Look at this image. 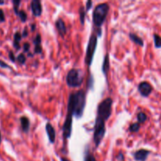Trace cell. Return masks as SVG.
Wrapping results in <instances>:
<instances>
[{"label": "cell", "instance_id": "6da1fadb", "mask_svg": "<svg viewBox=\"0 0 161 161\" xmlns=\"http://www.w3.org/2000/svg\"><path fill=\"white\" fill-rule=\"evenodd\" d=\"M86 106V92L84 90H79L72 93L68 101V112L72 116L80 118L83 114Z\"/></svg>", "mask_w": 161, "mask_h": 161}, {"label": "cell", "instance_id": "7a4b0ae2", "mask_svg": "<svg viewBox=\"0 0 161 161\" xmlns=\"http://www.w3.org/2000/svg\"><path fill=\"white\" fill-rule=\"evenodd\" d=\"M109 11V6L106 2L98 4L94 8V13H93V22L96 27L101 29V27L106 21Z\"/></svg>", "mask_w": 161, "mask_h": 161}, {"label": "cell", "instance_id": "3957f363", "mask_svg": "<svg viewBox=\"0 0 161 161\" xmlns=\"http://www.w3.org/2000/svg\"><path fill=\"white\" fill-rule=\"evenodd\" d=\"M113 101L111 98H107L104 99L101 103L98 105V110H97V117L98 119H103L106 122L108 119L112 115V106Z\"/></svg>", "mask_w": 161, "mask_h": 161}, {"label": "cell", "instance_id": "277c9868", "mask_svg": "<svg viewBox=\"0 0 161 161\" xmlns=\"http://www.w3.org/2000/svg\"><path fill=\"white\" fill-rule=\"evenodd\" d=\"M83 81V76L79 69H72L66 75V83L69 87H79Z\"/></svg>", "mask_w": 161, "mask_h": 161}, {"label": "cell", "instance_id": "5b68a950", "mask_svg": "<svg viewBox=\"0 0 161 161\" xmlns=\"http://www.w3.org/2000/svg\"><path fill=\"white\" fill-rule=\"evenodd\" d=\"M98 45V35L95 33H93L90 37L87 47H86V57H85V63L86 65L90 67L92 65L93 59H94V55L95 53V50Z\"/></svg>", "mask_w": 161, "mask_h": 161}, {"label": "cell", "instance_id": "8992f818", "mask_svg": "<svg viewBox=\"0 0 161 161\" xmlns=\"http://www.w3.org/2000/svg\"><path fill=\"white\" fill-rule=\"evenodd\" d=\"M106 121L96 118L94 129V142L95 146L98 147L106 134Z\"/></svg>", "mask_w": 161, "mask_h": 161}, {"label": "cell", "instance_id": "52a82bcc", "mask_svg": "<svg viewBox=\"0 0 161 161\" xmlns=\"http://www.w3.org/2000/svg\"><path fill=\"white\" fill-rule=\"evenodd\" d=\"M72 117L71 114L67 113L65 123L62 127L63 137L65 139H69L71 137L72 131Z\"/></svg>", "mask_w": 161, "mask_h": 161}, {"label": "cell", "instance_id": "ba28073f", "mask_svg": "<svg viewBox=\"0 0 161 161\" xmlns=\"http://www.w3.org/2000/svg\"><path fill=\"white\" fill-rule=\"evenodd\" d=\"M153 87L148 82H142L138 85V91L143 97H148L151 94Z\"/></svg>", "mask_w": 161, "mask_h": 161}, {"label": "cell", "instance_id": "9c48e42d", "mask_svg": "<svg viewBox=\"0 0 161 161\" xmlns=\"http://www.w3.org/2000/svg\"><path fill=\"white\" fill-rule=\"evenodd\" d=\"M31 9L33 15L35 17H39L42 14V4L39 0H32L31 2Z\"/></svg>", "mask_w": 161, "mask_h": 161}, {"label": "cell", "instance_id": "30bf717a", "mask_svg": "<svg viewBox=\"0 0 161 161\" xmlns=\"http://www.w3.org/2000/svg\"><path fill=\"white\" fill-rule=\"evenodd\" d=\"M150 151L147 149H139L138 151H136L134 153V159L137 161H146V159H147V156L149 155Z\"/></svg>", "mask_w": 161, "mask_h": 161}, {"label": "cell", "instance_id": "8fae6325", "mask_svg": "<svg viewBox=\"0 0 161 161\" xmlns=\"http://www.w3.org/2000/svg\"><path fill=\"white\" fill-rule=\"evenodd\" d=\"M46 131L50 143H54L56 139V131L50 123H47L46 124Z\"/></svg>", "mask_w": 161, "mask_h": 161}, {"label": "cell", "instance_id": "7c38bea8", "mask_svg": "<svg viewBox=\"0 0 161 161\" xmlns=\"http://www.w3.org/2000/svg\"><path fill=\"white\" fill-rule=\"evenodd\" d=\"M55 25L59 34L63 37L67 32V29H66V26H65V24L62 18L57 20V21L55 22Z\"/></svg>", "mask_w": 161, "mask_h": 161}, {"label": "cell", "instance_id": "4fadbf2b", "mask_svg": "<svg viewBox=\"0 0 161 161\" xmlns=\"http://www.w3.org/2000/svg\"><path fill=\"white\" fill-rule=\"evenodd\" d=\"M21 124L22 130L25 133H28L30 130V121L27 116H21Z\"/></svg>", "mask_w": 161, "mask_h": 161}, {"label": "cell", "instance_id": "5bb4252c", "mask_svg": "<svg viewBox=\"0 0 161 161\" xmlns=\"http://www.w3.org/2000/svg\"><path fill=\"white\" fill-rule=\"evenodd\" d=\"M109 70V54H107L105 56L103 65H102V72L106 77H107Z\"/></svg>", "mask_w": 161, "mask_h": 161}, {"label": "cell", "instance_id": "9a60e30c", "mask_svg": "<svg viewBox=\"0 0 161 161\" xmlns=\"http://www.w3.org/2000/svg\"><path fill=\"white\" fill-rule=\"evenodd\" d=\"M129 37H130V39H131L134 43H136V44L139 45V46H144V41L142 40V39L138 36V35H137L136 34H134V33H130V34H129Z\"/></svg>", "mask_w": 161, "mask_h": 161}, {"label": "cell", "instance_id": "2e32d148", "mask_svg": "<svg viewBox=\"0 0 161 161\" xmlns=\"http://www.w3.org/2000/svg\"><path fill=\"white\" fill-rule=\"evenodd\" d=\"M21 39H22V36H21V33L19 32H15L14 36V46L17 50L20 49V41L21 40Z\"/></svg>", "mask_w": 161, "mask_h": 161}, {"label": "cell", "instance_id": "e0dca14e", "mask_svg": "<svg viewBox=\"0 0 161 161\" xmlns=\"http://www.w3.org/2000/svg\"><path fill=\"white\" fill-rule=\"evenodd\" d=\"M79 20H80V22L82 25H84L85 22V17H86V10H85V8L82 6H81L79 7Z\"/></svg>", "mask_w": 161, "mask_h": 161}, {"label": "cell", "instance_id": "ac0fdd59", "mask_svg": "<svg viewBox=\"0 0 161 161\" xmlns=\"http://www.w3.org/2000/svg\"><path fill=\"white\" fill-rule=\"evenodd\" d=\"M137 118H138V123H145L147 119V116H146V113L144 112H139L137 116Z\"/></svg>", "mask_w": 161, "mask_h": 161}, {"label": "cell", "instance_id": "d6986e66", "mask_svg": "<svg viewBox=\"0 0 161 161\" xmlns=\"http://www.w3.org/2000/svg\"><path fill=\"white\" fill-rule=\"evenodd\" d=\"M154 39V43H155V46L156 48H160L161 47V37L159 35L154 34L153 35Z\"/></svg>", "mask_w": 161, "mask_h": 161}, {"label": "cell", "instance_id": "ffe728a7", "mask_svg": "<svg viewBox=\"0 0 161 161\" xmlns=\"http://www.w3.org/2000/svg\"><path fill=\"white\" fill-rule=\"evenodd\" d=\"M139 129H140V124L138 123H134L130 125L129 130L131 132H138Z\"/></svg>", "mask_w": 161, "mask_h": 161}, {"label": "cell", "instance_id": "44dd1931", "mask_svg": "<svg viewBox=\"0 0 161 161\" xmlns=\"http://www.w3.org/2000/svg\"><path fill=\"white\" fill-rule=\"evenodd\" d=\"M18 16H19V17L21 18V22H25V21H27V14H26V12L25 11V10H20L19 13H18Z\"/></svg>", "mask_w": 161, "mask_h": 161}, {"label": "cell", "instance_id": "7402d4cb", "mask_svg": "<svg viewBox=\"0 0 161 161\" xmlns=\"http://www.w3.org/2000/svg\"><path fill=\"white\" fill-rule=\"evenodd\" d=\"M13 4H14V12H15V14L17 15H18V13H19V10H18V8H19L20 4H21V1H17V0H14L13 1Z\"/></svg>", "mask_w": 161, "mask_h": 161}, {"label": "cell", "instance_id": "603a6c76", "mask_svg": "<svg viewBox=\"0 0 161 161\" xmlns=\"http://www.w3.org/2000/svg\"><path fill=\"white\" fill-rule=\"evenodd\" d=\"M41 42H42V39H41L40 34H37L35 38L34 39L33 42H34L35 46H41Z\"/></svg>", "mask_w": 161, "mask_h": 161}, {"label": "cell", "instance_id": "cb8c5ba5", "mask_svg": "<svg viewBox=\"0 0 161 161\" xmlns=\"http://www.w3.org/2000/svg\"><path fill=\"white\" fill-rule=\"evenodd\" d=\"M84 161H97L95 157H94V154L90 153H87L85 156Z\"/></svg>", "mask_w": 161, "mask_h": 161}, {"label": "cell", "instance_id": "d4e9b609", "mask_svg": "<svg viewBox=\"0 0 161 161\" xmlns=\"http://www.w3.org/2000/svg\"><path fill=\"white\" fill-rule=\"evenodd\" d=\"M17 62H19L20 64H21V65H23V64L25 63V62H26V57H25V55L24 54H20L19 55L17 56Z\"/></svg>", "mask_w": 161, "mask_h": 161}, {"label": "cell", "instance_id": "484cf974", "mask_svg": "<svg viewBox=\"0 0 161 161\" xmlns=\"http://www.w3.org/2000/svg\"><path fill=\"white\" fill-rule=\"evenodd\" d=\"M42 51V48L41 46H35L34 52L35 54H41Z\"/></svg>", "mask_w": 161, "mask_h": 161}, {"label": "cell", "instance_id": "4316f807", "mask_svg": "<svg viewBox=\"0 0 161 161\" xmlns=\"http://www.w3.org/2000/svg\"><path fill=\"white\" fill-rule=\"evenodd\" d=\"M92 1H90V0H89V1H87L86 2V9H85V10H86V12L89 11V10H90V8L92 7Z\"/></svg>", "mask_w": 161, "mask_h": 161}, {"label": "cell", "instance_id": "83f0119b", "mask_svg": "<svg viewBox=\"0 0 161 161\" xmlns=\"http://www.w3.org/2000/svg\"><path fill=\"white\" fill-rule=\"evenodd\" d=\"M5 21V14L3 13V10L0 9V22H4Z\"/></svg>", "mask_w": 161, "mask_h": 161}, {"label": "cell", "instance_id": "f1b7e54d", "mask_svg": "<svg viewBox=\"0 0 161 161\" xmlns=\"http://www.w3.org/2000/svg\"><path fill=\"white\" fill-rule=\"evenodd\" d=\"M23 48H24V51L29 52V49H30V44H29V43H28V42H25V44H24Z\"/></svg>", "mask_w": 161, "mask_h": 161}, {"label": "cell", "instance_id": "f546056e", "mask_svg": "<svg viewBox=\"0 0 161 161\" xmlns=\"http://www.w3.org/2000/svg\"><path fill=\"white\" fill-rule=\"evenodd\" d=\"M9 57H10V59L11 60L12 62H14L16 61L15 57H14V54L13 51H10L9 52Z\"/></svg>", "mask_w": 161, "mask_h": 161}, {"label": "cell", "instance_id": "4dcf8cb0", "mask_svg": "<svg viewBox=\"0 0 161 161\" xmlns=\"http://www.w3.org/2000/svg\"><path fill=\"white\" fill-rule=\"evenodd\" d=\"M0 66L2 68H10L7 64H6L4 62H2V61H0Z\"/></svg>", "mask_w": 161, "mask_h": 161}, {"label": "cell", "instance_id": "1f68e13d", "mask_svg": "<svg viewBox=\"0 0 161 161\" xmlns=\"http://www.w3.org/2000/svg\"><path fill=\"white\" fill-rule=\"evenodd\" d=\"M117 159L121 161H123V159H124V156H123V154L122 153H119V156H117Z\"/></svg>", "mask_w": 161, "mask_h": 161}, {"label": "cell", "instance_id": "d6a6232c", "mask_svg": "<svg viewBox=\"0 0 161 161\" xmlns=\"http://www.w3.org/2000/svg\"><path fill=\"white\" fill-rule=\"evenodd\" d=\"M28 35H29V32L27 31V28H25V31H24V32L22 33V35H21V36L25 38V37L28 36Z\"/></svg>", "mask_w": 161, "mask_h": 161}, {"label": "cell", "instance_id": "836d02e7", "mask_svg": "<svg viewBox=\"0 0 161 161\" xmlns=\"http://www.w3.org/2000/svg\"><path fill=\"white\" fill-rule=\"evenodd\" d=\"M61 161H70L69 159H67V158L65 157H62L61 158Z\"/></svg>", "mask_w": 161, "mask_h": 161}, {"label": "cell", "instance_id": "e575fe53", "mask_svg": "<svg viewBox=\"0 0 161 161\" xmlns=\"http://www.w3.org/2000/svg\"><path fill=\"white\" fill-rule=\"evenodd\" d=\"M35 26H36V25H34V24H33V25H32V31H34L35 29Z\"/></svg>", "mask_w": 161, "mask_h": 161}, {"label": "cell", "instance_id": "d590c367", "mask_svg": "<svg viewBox=\"0 0 161 161\" xmlns=\"http://www.w3.org/2000/svg\"><path fill=\"white\" fill-rule=\"evenodd\" d=\"M1 142H2V135H1V132H0V144H1Z\"/></svg>", "mask_w": 161, "mask_h": 161}, {"label": "cell", "instance_id": "8d00e7d4", "mask_svg": "<svg viewBox=\"0 0 161 161\" xmlns=\"http://www.w3.org/2000/svg\"><path fill=\"white\" fill-rule=\"evenodd\" d=\"M4 3H5V2H4V1H0V5H3Z\"/></svg>", "mask_w": 161, "mask_h": 161}]
</instances>
